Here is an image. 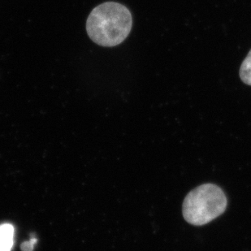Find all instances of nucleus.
<instances>
[{
	"instance_id": "f257e3e1",
	"label": "nucleus",
	"mask_w": 251,
	"mask_h": 251,
	"mask_svg": "<svg viewBox=\"0 0 251 251\" xmlns=\"http://www.w3.org/2000/svg\"><path fill=\"white\" fill-rule=\"evenodd\" d=\"M132 25V14L125 5L107 2L99 5L90 12L86 22V31L94 43L112 48L126 40Z\"/></svg>"
},
{
	"instance_id": "20e7f679",
	"label": "nucleus",
	"mask_w": 251,
	"mask_h": 251,
	"mask_svg": "<svg viewBox=\"0 0 251 251\" xmlns=\"http://www.w3.org/2000/svg\"><path fill=\"white\" fill-rule=\"evenodd\" d=\"M240 77L245 84L251 85V50L242 62L240 69Z\"/></svg>"
},
{
	"instance_id": "39448f33",
	"label": "nucleus",
	"mask_w": 251,
	"mask_h": 251,
	"mask_svg": "<svg viewBox=\"0 0 251 251\" xmlns=\"http://www.w3.org/2000/svg\"><path fill=\"white\" fill-rule=\"evenodd\" d=\"M36 242H37V240L31 239L29 242H25L23 243L22 246V249L23 251H33V247H34V245L36 244Z\"/></svg>"
},
{
	"instance_id": "f03ea898",
	"label": "nucleus",
	"mask_w": 251,
	"mask_h": 251,
	"mask_svg": "<svg viewBox=\"0 0 251 251\" xmlns=\"http://www.w3.org/2000/svg\"><path fill=\"white\" fill-rule=\"evenodd\" d=\"M227 205V198L221 188L214 184H204L185 197L183 217L190 225L201 226L221 216Z\"/></svg>"
},
{
	"instance_id": "7ed1b4c3",
	"label": "nucleus",
	"mask_w": 251,
	"mask_h": 251,
	"mask_svg": "<svg viewBox=\"0 0 251 251\" xmlns=\"http://www.w3.org/2000/svg\"><path fill=\"white\" fill-rule=\"evenodd\" d=\"M14 242V227L11 225H0V251H11Z\"/></svg>"
}]
</instances>
